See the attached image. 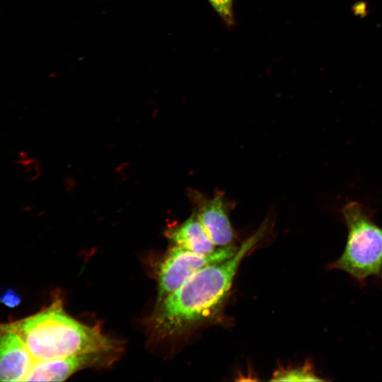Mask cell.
Segmentation results:
<instances>
[{"instance_id": "cell-8", "label": "cell", "mask_w": 382, "mask_h": 382, "mask_svg": "<svg viewBox=\"0 0 382 382\" xmlns=\"http://www.w3.org/2000/svg\"><path fill=\"white\" fill-rule=\"evenodd\" d=\"M168 237L175 245L196 253H210L217 248L195 213L176 228L170 231Z\"/></svg>"}, {"instance_id": "cell-3", "label": "cell", "mask_w": 382, "mask_h": 382, "mask_svg": "<svg viewBox=\"0 0 382 382\" xmlns=\"http://www.w3.org/2000/svg\"><path fill=\"white\" fill-rule=\"evenodd\" d=\"M342 214L347 228V243L329 268L341 270L362 284L370 276L382 279V228L358 202L345 204Z\"/></svg>"}, {"instance_id": "cell-5", "label": "cell", "mask_w": 382, "mask_h": 382, "mask_svg": "<svg viewBox=\"0 0 382 382\" xmlns=\"http://www.w3.org/2000/svg\"><path fill=\"white\" fill-rule=\"evenodd\" d=\"M195 214L216 247L232 244L235 233L229 219L224 196L216 194L212 198L195 195Z\"/></svg>"}, {"instance_id": "cell-2", "label": "cell", "mask_w": 382, "mask_h": 382, "mask_svg": "<svg viewBox=\"0 0 382 382\" xmlns=\"http://www.w3.org/2000/svg\"><path fill=\"white\" fill-rule=\"evenodd\" d=\"M2 326L21 338L35 361L109 352L114 348L111 340L98 329L68 315L59 299L37 313Z\"/></svg>"}, {"instance_id": "cell-9", "label": "cell", "mask_w": 382, "mask_h": 382, "mask_svg": "<svg viewBox=\"0 0 382 382\" xmlns=\"http://www.w3.org/2000/svg\"><path fill=\"white\" fill-rule=\"evenodd\" d=\"M272 381H321L309 364L302 366L281 369L274 371Z\"/></svg>"}, {"instance_id": "cell-1", "label": "cell", "mask_w": 382, "mask_h": 382, "mask_svg": "<svg viewBox=\"0 0 382 382\" xmlns=\"http://www.w3.org/2000/svg\"><path fill=\"white\" fill-rule=\"evenodd\" d=\"M265 231L262 226L239 245L233 257L200 269L161 301L154 318L156 330L163 336H173L213 318L229 294L241 262Z\"/></svg>"}, {"instance_id": "cell-4", "label": "cell", "mask_w": 382, "mask_h": 382, "mask_svg": "<svg viewBox=\"0 0 382 382\" xmlns=\"http://www.w3.org/2000/svg\"><path fill=\"white\" fill-rule=\"evenodd\" d=\"M239 246L217 247L207 254L196 253L177 245L167 252L159 267L157 304L177 290L200 269L233 257Z\"/></svg>"}, {"instance_id": "cell-10", "label": "cell", "mask_w": 382, "mask_h": 382, "mask_svg": "<svg viewBox=\"0 0 382 382\" xmlns=\"http://www.w3.org/2000/svg\"><path fill=\"white\" fill-rule=\"evenodd\" d=\"M209 1L227 25H234L233 0H209Z\"/></svg>"}, {"instance_id": "cell-11", "label": "cell", "mask_w": 382, "mask_h": 382, "mask_svg": "<svg viewBox=\"0 0 382 382\" xmlns=\"http://www.w3.org/2000/svg\"><path fill=\"white\" fill-rule=\"evenodd\" d=\"M0 301L7 307L13 308L20 304L21 298L13 289H6L0 292Z\"/></svg>"}, {"instance_id": "cell-6", "label": "cell", "mask_w": 382, "mask_h": 382, "mask_svg": "<svg viewBox=\"0 0 382 382\" xmlns=\"http://www.w3.org/2000/svg\"><path fill=\"white\" fill-rule=\"evenodd\" d=\"M35 360L21 338L0 327V381H24Z\"/></svg>"}, {"instance_id": "cell-7", "label": "cell", "mask_w": 382, "mask_h": 382, "mask_svg": "<svg viewBox=\"0 0 382 382\" xmlns=\"http://www.w3.org/2000/svg\"><path fill=\"white\" fill-rule=\"evenodd\" d=\"M107 352H90L35 361L24 381H63L78 371L98 364Z\"/></svg>"}]
</instances>
